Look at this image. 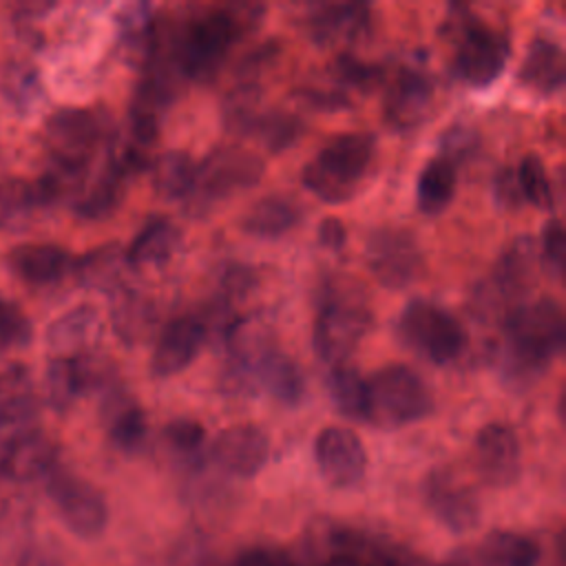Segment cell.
Returning a JSON list of instances; mask_svg holds the SVG:
<instances>
[{
    "label": "cell",
    "instance_id": "39",
    "mask_svg": "<svg viewBox=\"0 0 566 566\" xmlns=\"http://www.w3.org/2000/svg\"><path fill=\"white\" fill-rule=\"evenodd\" d=\"M113 321H115V327L122 334V338H130L146 329V325L150 323V312H148V305L139 296L126 294L117 301V305L113 310Z\"/></svg>",
    "mask_w": 566,
    "mask_h": 566
},
{
    "label": "cell",
    "instance_id": "34",
    "mask_svg": "<svg viewBox=\"0 0 566 566\" xmlns=\"http://www.w3.org/2000/svg\"><path fill=\"white\" fill-rule=\"evenodd\" d=\"M250 133H254L270 153H281L301 135V122L287 111H270L256 117Z\"/></svg>",
    "mask_w": 566,
    "mask_h": 566
},
{
    "label": "cell",
    "instance_id": "19",
    "mask_svg": "<svg viewBox=\"0 0 566 566\" xmlns=\"http://www.w3.org/2000/svg\"><path fill=\"white\" fill-rule=\"evenodd\" d=\"M102 332L104 323L99 312L91 305H80L51 323L46 340L55 358H80L97 347Z\"/></svg>",
    "mask_w": 566,
    "mask_h": 566
},
{
    "label": "cell",
    "instance_id": "9",
    "mask_svg": "<svg viewBox=\"0 0 566 566\" xmlns=\"http://www.w3.org/2000/svg\"><path fill=\"white\" fill-rule=\"evenodd\" d=\"M509 40L480 20H464L453 57L455 73L471 86H489L509 60Z\"/></svg>",
    "mask_w": 566,
    "mask_h": 566
},
{
    "label": "cell",
    "instance_id": "1",
    "mask_svg": "<svg viewBox=\"0 0 566 566\" xmlns=\"http://www.w3.org/2000/svg\"><path fill=\"white\" fill-rule=\"evenodd\" d=\"M374 135L343 133L327 142L303 168V186L327 203L347 201L365 179L374 159Z\"/></svg>",
    "mask_w": 566,
    "mask_h": 566
},
{
    "label": "cell",
    "instance_id": "6",
    "mask_svg": "<svg viewBox=\"0 0 566 566\" xmlns=\"http://www.w3.org/2000/svg\"><path fill=\"white\" fill-rule=\"evenodd\" d=\"M398 332L409 347L436 365L455 360L467 347L464 327L429 301H411L400 314Z\"/></svg>",
    "mask_w": 566,
    "mask_h": 566
},
{
    "label": "cell",
    "instance_id": "27",
    "mask_svg": "<svg viewBox=\"0 0 566 566\" xmlns=\"http://www.w3.org/2000/svg\"><path fill=\"white\" fill-rule=\"evenodd\" d=\"M301 219L298 206L281 195L259 199L243 217V230L261 239H276L287 234Z\"/></svg>",
    "mask_w": 566,
    "mask_h": 566
},
{
    "label": "cell",
    "instance_id": "2",
    "mask_svg": "<svg viewBox=\"0 0 566 566\" xmlns=\"http://www.w3.org/2000/svg\"><path fill=\"white\" fill-rule=\"evenodd\" d=\"M504 336L506 358L513 371H539L564 349L566 323L562 307L551 298L520 305L509 314Z\"/></svg>",
    "mask_w": 566,
    "mask_h": 566
},
{
    "label": "cell",
    "instance_id": "42",
    "mask_svg": "<svg viewBox=\"0 0 566 566\" xmlns=\"http://www.w3.org/2000/svg\"><path fill=\"white\" fill-rule=\"evenodd\" d=\"M119 261L122 256L115 250H97L93 254H88L82 265L80 272L82 276L91 283V285H102L106 287L108 281H113L119 272Z\"/></svg>",
    "mask_w": 566,
    "mask_h": 566
},
{
    "label": "cell",
    "instance_id": "10",
    "mask_svg": "<svg viewBox=\"0 0 566 566\" xmlns=\"http://www.w3.org/2000/svg\"><path fill=\"white\" fill-rule=\"evenodd\" d=\"M365 261L380 285L405 287L422 268V250L409 230L380 228L367 239Z\"/></svg>",
    "mask_w": 566,
    "mask_h": 566
},
{
    "label": "cell",
    "instance_id": "18",
    "mask_svg": "<svg viewBox=\"0 0 566 566\" xmlns=\"http://www.w3.org/2000/svg\"><path fill=\"white\" fill-rule=\"evenodd\" d=\"M108 378L106 365H99L91 354L80 358H53L46 369V398L55 409H66L91 387Z\"/></svg>",
    "mask_w": 566,
    "mask_h": 566
},
{
    "label": "cell",
    "instance_id": "11",
    "mask_svg": "<svg viewBox=\"0 0 566 566\" xmlns=\"http://www.w3.org/2000/svg\"><path fill=\"white\" fill-rule=\"evenodd\" d=\"M102 119L86 108H60L44 124V142L55 164L84 168L102 139Z\"/></svg>",
    "mask_w": 566,
    "mask_h": 566
},
{
    "label": "cell",
    "instance_id": "26",
    "mask_svg": "<svg viewBox=\"0 0 566 566\" xmlns=\"http://www.w3.org/2000/svg\"><path fill=\"white\" fill-rule=\"evenodd\" d=\"M458 188V168L447 157H433L418 177L416 201L420 212L440 214L453 199Z\"/></svg>",
    "mask_w": 566,
    "mask_h": 566
},
{
    "label": "cell",
    "instance_id": "28",
    "mask_svg": "<svg viewBox=\"0 0 566 566\" xmlns=\"http://www.w3.org/2000/svg\"><path fill=\"white\" fill-rule=\"evenodd\" d=\"M179 245V230L168 219H153L128 245L124 259L130 265H164Z\"/></svg>",
    "mask_w": 566,
    "mask_h": 566
},
{
    "label": "cell",
    "instance_id": "24",
    "mask_svg": "<svg viewBox=\"0 0 566 566\" xmlns=\"http://www.w3.org/2000/svg\"><path fill=\"white\" fill-rule=\"evenodd\" d=\"M539 557L537 539L515 531H493L478 548L482 566H537Z\"/></svg>",
    "mask_w": 566,
    "mask_h": 566
},
{
    "label": "cell",
    "instance_id": "47",
    "mask_svg": "<svg viewBox=\"0 0 566 566\" xmlns=\"http://www.w3.org/2000/svg\"><path fill=\"white\" fill-rule=\"evenodd\" d=\"M473 133L467 130V128H451L447 135H444V155L447 159H451L455 164V157H462L467 153V148H471L475 142H473Z\"/></svg>",
    "mask_w": 566,
    "mask_h": 566
},
{
    "label": "cell",
    "instance_id": "30",
    "mask_svg": "<svg viewBox=\"0 0 566 566\" xmlns=\"http://www.w3.org/2000/svg\"><path fill=\"white\" fill-rule=\"evenodd\" d=\"M130 175V170L124 166V161L117 157L104 172L102 177L84 192L80 195L77 203H75V210L82 214V217H104L108 214L117 201H119V195H122V184H124V177Z\"/></svg>",
    "mask_w": 566,
    "mask_h": 566
},
{
    "label": "cell",
    "instance_id": "5",
    "mask_svg": "<svg viewBox=\"0 0 566 566\" xmlns=\"http://www.w3.org/2000/svg\"><path fill=\"white\" fill-rule=\"evenodd\" d=\"M239 20L232 11L214 9L192 18L177 38L175 66L195 80L212 77L239 38Z\"/></svg>",
    "mask_w": 566,
    "mask_h": 566
},
{
    "label": "cell",
    "instance_id": "49",
    "mask_svg": "<svg viewBox=\"0 0 566 566\" xmlns=\"http://www.w3.org/2000/svg\"><path fill=\"white\" fill-rule=\"evenodd\" d=\"M382 566H429V564H422V562H418L416 557H405V555L391 553V555L382 562Z\"/></svg>",
    "mask_w": 566,
    "mask_h": 566
},
{
    "label": "cell",
    "instance_id": "45",
    "mask_svg": "<svg viewBox=\"0 0 566 566\" xmlns=\"http://www.w3.org/2000/svg\"><path fill=\"white\" fill-rule=\"evenodd\" d=\"M564 250H566V239H564V228L557 219L548 221L542 232V259L546 268L555 274L562 276L564 270Z\"/></svg>",
    "mask_w": 566,
    "mask_h": 566
},
{
    "label": "cell",
    "instance_id": "44",
    "mask_svg": "<svg viewBox=\"0 0 566 566\" xmlns=\"http://www.w3.org/2000/svg\"><path fill=\"white\" fill-rule=\"evenodd\" d=\"M164 436L172 449H177L181 453H192L201 447V442L206 438V429L197 420L179 418V420H172L166 424Z\"/></svg>",
    "mask_w": 566,
    "mask_h": 566
},
{
    "label": "cell",
    "instance_id": "29",
    "mask_svg": "<svg viewBox=\"0 0 566 566\" xmlns=\"http://www.w3.org/2000/svg\"><path fill=\"white\" fill-rule=\"evenodd\" d=\"M197 164L184 150H168L155 159L153 188L164 199H186L195 188Z\"/></svg>",
    "mask_w": 566,
    "mask_h": 566
},
{
    "label": "cell",
    "instance_id": "4",
    "mask_svg": "<svg viewBox=\"0 0 566 566\" xmlns=\"http://www.w3.org/2000/svg\"><path fill=\"white\" fill-rule=\"evenodd\" d=\"M367 385L365 420L378 427H402L424 418L433 398L424 380L407 365H387L378 369Z\"/></svg>",
    "mask_w": 566,
    "mask_h": 566
},
{
    "label": "cell",
    "instance_id": "13",
    "mask_svg": "<svg viewBox=\"0 0 566 566\" xmlns=\"http://www.w3.org/2000/svg\"><path fill=\"white\" fill-rule=\"evenodd\" d=\"M473 462L486 484H513L522 469V451L515 431L504 422L484 424L473 440Z\"/></svg>",
    "mask_w": 566,
    "mask_h": 566
},
{
    "label": "cell",
    "instance_id": "36",
    "mask_svg": "<svg viewBox=\"0 0 566 566\" xmlns=\"http://www.w3.org/2000/svg\"><path fill=\"white\" fill-rule=\"evenodd\" d=\"M531 261H533V252H531V243L528 241H520L515 243L497 263L495 268V283L504 294H517L526 287L528 281V272H531Z\"/></svg>",
    "mask_w": 566,
    "mask_h": 566
},
{
    "label": "cell",
    "instance_id": "25",
    "mask_svg": "<svg viewBox=\"0 0 566 566\" xmlns=\"http://www.w3.org/2000/svg\"><path fill=\"white\" fill-rule=\"evenodd\" d=\"M4 469L18 480L49 475L55 469V449L44 436L20 433L4 453Z\"/></svg>",
    "mask_w": 566,
    "mask_h": 566
},
{
    "label": "cell",
    "instance_id": "14",
    "mask_svg": "<svg viewBox=\"0 0 566 566\" xmlns=\"http://www.w3.org/2000/svg\"><path fill=\"white\" fill-rule=\"evenodd\" d=\"M212 460L219 469L237 478L256 475L270 453L268 436L256 424H234L223 429L212 442Z\"/></svg>",
    "mask_w": 566,
    "mask_h": 566
},
{
    "label": "cell",
    "instance_id": "21",
    "mask_svg": "<svg viewBox=\"0 0 566 566\" xmlns=\"http://www.w3.org/2000/svg\"><path fill=\"white\" fill-rule=\"evenodd\" d=\"M310 29L321 44L354 42L369 29V7L352 2L325 4L310 15Z\"/></svg>",
    "mask_w": 566,
    "mask_h": 566
},
{
    "label": "cell",
    "instance_id": "33",
    "mask_svg": "<svg viewBox=\"0 0 566 566\" xmlns=\"http://www.w3.org/2000/svg\"><path fill=\"white\" fill-rule=\"evenodd\" d=\"M35 416V400L24 374H4L0 378V427H20Z\"/></svg>",
    "mask_w": 566,
    "mask_h": 566
},
{
    "label": "cell",
    "instance_id": "41",
    "mask_svg": "<svg viewBox=\"0 0 566 566\" xmlns=\"http://www.w3.org/2000/svg\"><path fill=\"white\" fill-rule=\"evenodd\" d=\"M228 566H298L296 559L281 546L252 544L241 548Z\"/></svg>",
    "mask_w": 566,
    "mask_h": 566
},
{
    "label": "cell",
    "instance_id": "32",
    "mask_svg": "<svg viewBox=\"0 0 566 566\" xmlns=\"http://www.w3.org/2000/svg\"><path fill=\"white\" fill-rule=\"evenodd\" d=\"M148 433V420L139 405L130 400H117L108 413V436L122 451H135L144 444Z\"/></svg>",
    "mask_w": 566,
    "mask_h": 566
},
{
    "label": "cell",
    "instance_id": "16",
    "mask_svg": "<svg viewBox=\"0 0 566 566\" xmlns=\"http://www.w3.org/2000/svg\"><path fill=\"white\" fill-rule=\"evenodd\" d=\"M206 340V325L195 316H179L164 325L150 367L157 376H175L186 369Z\"/></svg>",
    "mask_w": 566,
    "mask_h": 566
},
{
    "label": "cell",
    "instance_id": "23",
    "mask_svg": "<svg viewBox=\"0 0 566 566\" xmlns=\"http://www.w3.org/2000/svg\"><path fill=\"white\" fill-rule=\"evenodd\" d=\"M9 263L20 279L35 285H46L66 272L69 256L62 248L51 243H24L11 250Z\"/></svg>",
    "mask_w": 566,
    "mask_h": 566
},
{
    "label": "cell",
    "instance_id": "38",
    "mask_svg": "<svg viewBox=\"0 0 566 566\" xmlns=\"http://www.w3.org/2000/svg\"><path fill=\"white\" fill-rule=\"evenodd\" d=\"M38 206L31 184L20 181H7L0 184V223L2 226H15L18 219Z\"/></svg>",
    "mask_w": 566,
    "mask_h": 566
},
{
    "label": "cell",
    "instance_id": "35",
    "mask_svg": "<svg viewBox=\"0 0 566 566\" xmlns=\"http://www.w3.org/2000/svg\"><path fill=\"white\" fill-rule=\"evenodd\" d=\"M515 177H517L520 195L524 199H528L539 210H551L553 208V203H555L553 184H551L546 166L542 164V159L537 155H526L520 161V168H517Z\"/></svg>",
    "mask_w": 566,
    "mask_h": 566
},
{
    "label": "cell",
    "instance_id": "3",
    "mask_svg": "<svg viewBox=\"0 0 566 566\" xmlns=\"http://www.w3.org/2000/svg\"><path fill=\"white\" fill-rule=\"evenodd\" d=\"M371 327V310L356 285H329L314 321V349L332 367L345 365Z\"/></svg>",
    "mask_w": 566,
    "mask_h": 566
},
{
    "label": "cell",
    "instance_id": "7",
    "mask_svg": "<svg viewBox=\"0 0 566 566\" xmlns=\"http://www.w3.org/2000/svg\"><path fill=\"white\" fill-rule=\"evenodd\" d=\"M46 489L69 531L82 539L102 535L108 522V506L97 486L75 473L53 469L46 475Z\"/></svg>",
    "mask_w": 566,
    "mask_h": 566
},
{
    "label": "cell",
    "instance_id": "37",
    "mask_svg": "<svg viewBox=\"0 0 566 566\" xmlns=\"http://www.w3.org/2000/svg\"><path fill=\"white\" fill-rule=\"evenodd\" d=\"M256 104H259V91H256V86L254 84H243V86H239L230 97H228V102H226V106H223V115H226V124H228V128L230 130H234V133H250L252 130V126H254V122H256V117L261 115L259 113V108H256Z\"/></svg>",
    "mask_w": 566,
    "mask_h": 566
},
{
    "label": "cell",
    "instance_id": "31",
    "mask_svg": "<svg viewBox=\"0 0 566 566\" xmlns=\"http://www.w3.org/2000/svg\"><path fill=\"white\" fill-rule=\"evenodd\" d=\"M329 396L338 411L352 420H365V407H367V385L365 378L345 365L332 367L329 374Z\"/></svg>",
    "mask_w": 566,
    "mask_h": 566
},
{
    "label": "cell",
    "instance_id": "12",
    "mask_svg": "<svg viewBox=\"0 0 566 566\" xmlns=\"http://www.w3.org/2000/svg\"><path fill=\"white\" fill-rule=\"evenodd\" d=\"M314 460L321 475L338 489H349L365 478L367 451L356 431L325 427L314 440Z\"/></svg>",
    "mask_w": 566,
    "mask_h": 566
},
{
    "label": "cell",
    "instance_id": "15",
    "mask_svg": "<svg viewBox=\"0 0 566 566\" xmlns=\"http://www.w3.org/2000/svg\"><path fill=\"white\" fill-rule=\"evenodd\" d=\"M427 502L436 517L453 533L471 531L480 520V504L473 491L447 471H438L427 480Z\"/></svg>",
    "mask_w": 566,
    "mask_h": 566
},
{
    "label": "cell",
    "instance_id": "46",
    "mask_svg": "<svg viewBox=\"0 0 566 566\" xmlns=\"http://www.w3.org/2000/svg\"><path fill=\"white\" fill-rule=\"evenodd\" d=\"M318 241L327 250H340L347 241V232H345L343 221L336 219V217L323 219L321 226H318Z\"/></svg>",
    "mask_w": 566,
    "mask_h": 566
},
{
    "label": "cell",
    "instance_id": "17",
    "mask_svg": "<svg viewBox=\"0 0 566 566\" xmlns=\"http://www.w3.org/2000/svg\"><path fill=\"white\" fill-rule=\"evenodd\" d=\"M237 369H241L239 374L243 376H252L283 405H296L303 396L305 385L298 367L285 354H279L268 345L250 358L237 360Z\"/></svg>",
    "mask_w": 566,
    "mask_h": 566
},
{
    "label": "cell",
    "instance_id": "20",
    "mask_svg": "<svg viewBox=\"0 0 566 566\" xmlns=\"http://www.w3.org/2000/svg\"><path fill=\"white\" fill-rule=\"evenodd\" d=\"M433 99L431 82L416 71L400 73L385 102V117L398 130L416 128L429 113Z\"/></svg>",
    "mask_w": 566,
    "mask_h": 566
},
{
    "label": "cell",
    "instance_id": "40",
    "mask_svg": "<svg viewBox=\"0 0 566 566\" xmlns=\"http://www.w3.org/2000/svg\"><path fill=\"white\" fill-rule=\"evenodd\" d=\"M31 336L29 316L13 301L0 298V349L27 343Z\"/></svg>",
    "mask_w": 566,
    "mask_h": 566
},
{
    "label": "cell",
    "instance_id": "22",
    "mask_svg": "<svg viewBox=\"0 0 566 566\" xmlns=\"http://www.w3.org/2000/svg\"><path fill=\"white\" fill-rule=\"evenodd\" d=\"M520 82L542 95H551L562 88L566 66L559 44L546 38H535L520 64Z\"/></svg>",
    "mask_w": 566,
    "mask_h": 566
},
{
    "label": "cell",
    "instance_id": "8",
    "mask_svg": "<svg viewBox=\"0 0 566 566\" xmlns=\"http://www.w3.org/2000/svg\"><path fill=\"white\" fill-rule=\"evenodd\" d=\"M259 155L241 146H219L208 153L195 170V188L190 197L214 201L237 190L254 186L263 175Z\"/></svg>",
    "mask_w": 566,
    "mask_h": 566
},
{
    "label": "cell",
    "instance_id": "43",
    "mask_svg": "<svg viewBox=\"0 0 566 566\" xmlns=\"http://www.w3.org/2000/svg\"><path fill=\"white\" fill-rule=\"evenodd\" d=\"M334 75L347 86L369 88L380 80V71L371 64H365L352 55H338L334 60Z\"/></svg>",
    "mask_w": 566,
    "mask_h": 566
},
{
    "label": "cell",
    "instance_id": "48",
    "mask_svg": "<svg viewBox=\"0 0 566 566\" xmlns=\"http://www.w3.org/2000/svg\"><path fill=\"white\" fill-rule=\"evenodd\" d=\"M495 192H497V197L506 203V206H517L520 203V186H517V177L511 172V170H506V172H502L497 179H495Z\"/></svg>",
    "mask_w": 566,
    "mask_h": 566
}]
</instances>
